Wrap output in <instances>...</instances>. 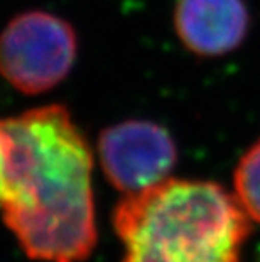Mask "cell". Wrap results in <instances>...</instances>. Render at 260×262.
I'll use <instances>...</instances> for the list:
<instances>
[{
  "label": "cell",
  "mask_w": 260,
  "mask_h": 262,
  "mask_svg": "<svg viewBox=\"0 0 260 262\" xmlns=\"http://www.w3.org/2000/svg\"><path fill=\"white\" fill-rule=\"evenodd\" d=\"M98 158L105 178L130 194L168 180L178 161L171 134L151 120H124L98 136Z\"/></svg>",
  "instance_id": "obj_4"
},
{
  "label": "cell",
  "mask_w": 260,
  "mask_h": 262,
  "mask_svg": "<svg viewBox=\"0 0 260 262\" xmlns=\"http://www.w3.org/2000/svg\"><path fill=\"white\" fill-rule=\"evenodd\" d=\"M76 54L75 27L46 10L17 14L0 32V76L24 95L58 86L73 70Z\"/></svg>",
  "instance_id": "obj_3"
},
{
  "label": "cell",
  "mask_w": 260,
  "mask_h": 262,
  "mask_svg": "<svg viewBox=\"0 0 260 262\" xmlns=\"http://www.w3.org/2000/svg\"><path fill=\"white\" fill-rule=\"evenodd\" d=\"M235 198L248 219L260 224V141L243 154L233 176Z\"/></svg>",
  "instance_id": "obj_6"
},
{
  "label": "cell",
  "mask_w": 260,
  "mask_h": 262,
  "mask_svg": "<svg viewBox=\"0 0 260 262\" xmlns=\"http://www.w3.org/2000/svg\"><path fill=\"white\" fill-rule=\"evenodd\" d=\"M174 27L186 49L198 56H221L242 44L248 31L243 0H178Z\"/></svg>",
  "instance_id": "obj_5"
},
{
  "label": "cell",
  "mask_w": 260,
  "mask_h": 262,
  "mask_svg": "<svg viewBox=\"0 0 260 262\" xmlns=\"http://www.w3.org/2000/svg\"><path fill=\"white\" fill-rule=\"evenodd\" d=\"M2 216L34 260L81 262L97 244L93 152L69 110L0 119Z\"/></svg>",
  "instance_id": "obj_1"
},
{
  "label": "cell",
  "mask_w": 260,
  "mask_h": 262,
  "mask_svg": "<svg viewBox=\"0 0 260 262\" xmlns=\"http://www.w3.org/2000/svg\"><path fill=\"white\" fill-rule=\"evenodd\" d=\"M122 262H240L252 232L239 200L213 181L168 180L113 211Z\"/></svg>",
  "instance_id": "obj_2"
},
{
  "label": "cell",
  "mask_w": 260,
  "mask_h": 262,
  "mask_svg": "<svg viewBox=\"0 0 260 262\" xmlns=\"http://www.w3.org/2000/svg\"><path fill=\"white\" fill-rule=\"evenodd\" d=\"M2 188H4V178H2V156H0V200H2Z\"/></svg>",
  "instance_id": "obj_7"
}]
</instances>
